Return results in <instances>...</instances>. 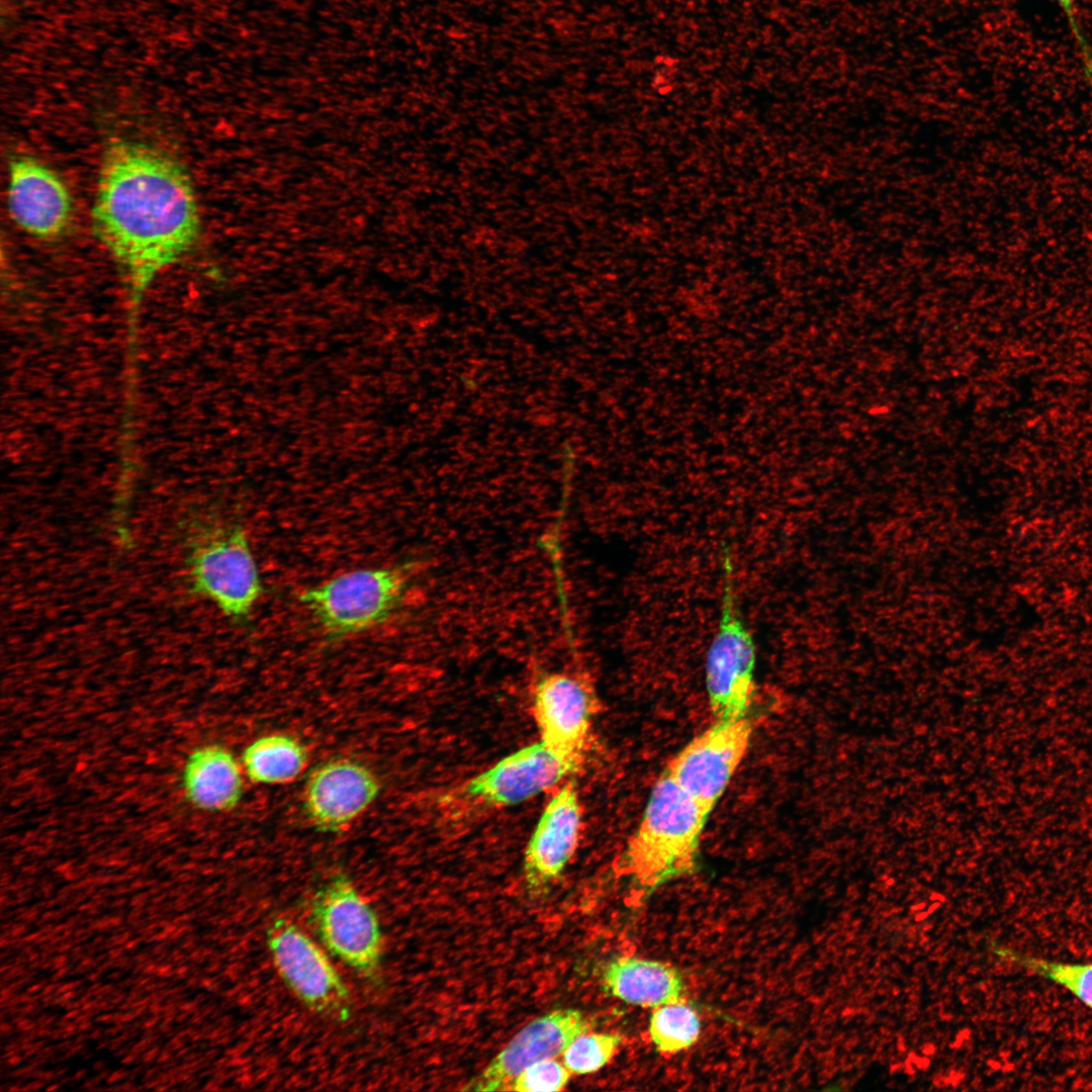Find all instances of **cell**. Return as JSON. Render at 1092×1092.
I'll return each instance as SVG.
<instances>
[{"mask_svg": "<svg viewBox=\"0 0 1092 1092\" xmlns=\"http://www.w3.org/2000/svg\"><path fill=\"white\" fill-rule=\"evenodd\" d=\"M93 221L136 288L191 250L200 231L185 168L155 147L129 141L114 142L105 152Z\"/></svg>", "mask_w": 1092, "mask_h": 1092, "instance_id": "1", "label": "cell"}, {"mask_svg": "<svg viewBox=\"0 0 1092 1092\" xmlns=\"http://www.w3.org/2000/svg\"><path fill=\"white\" fill-rule=\"evenodd\" d=\"M710 812L663 771L619 860V872L649 895L695 871Z\"/></svg>", "mask_w": 1092, "mask_h": 1092, "instance_id": "2", "label": "cell"}, {"mask_svg": "<svg viewBox=\"0 0 1092 1092\" xmlns=\"http://www.w3.org/2000/svg\"><path fill=\"white\" fill-rule=\"evenodd\" d=\"M413 566L362 568L343 572L303 589L308 610L327 643H339L386 622L401 605Z\"/></svg>", "mask_w": 1092, "mask_h": 1092, "instance_id": "3", "label": "cell"}, {"mask_svg": "<svg viewBox=\"0 0 1092 1092\" xmlns=\"http://www.w3.org/2000/svg\"><path fill=\"white\" fill-rule=\"evenodd\" d=\"M188 565L196 594L209 600L233 622L245 625L250 621L263 585L242 526L205 525L192 542Z\"/></svg>", "mask_w": 1092, "mask_h": 1092, "instance_id": "4", "label": "cell"}, {"mask_svg": "<svg viewBox=\"0 0 1092 1092\" xmlns=\"http://www.w3.org/2000/svg\"><path fill=\"white\" fill-rule=\"evenodd\" d=\"M721 568L719 619L705 659L706 690L717 720L745 717L756 690V648L740 612L728 548Z\"/></svg>", "mask_w": 1092, "mask_h": 1092, "instance_id": "5", "label": "cell"}, {"mask_svg": "<svg viewBox=\"0 0 1092 1092\" xmlns=\"http://www.w3.org/2000/svg\"><path fill=\"white\" fill-rule=\"evenodd\" d=\"M310 920L325 947L360 977L380 971L382 933L375 911L352 881L333 876L310 904Z\"/></svg>", "mask_w": 1092, "mask_h": 1092, "instance_id": "6", "label": "cell"}, {"mask_svg": "<svg viewBox=\"0 0 1092 1092\" xmlns=\"http://www.w3.org/2000/svg\"><path fill=\"white\" fill-rule=\"evenodd\" d=\"M272 963L292 994L308 1009L346 1021L352 998L345 981L322 948L294 922L278 917L267 929Z\"/></svg>", "mask_w": 1092, "mask_h": 1092, "instance_id": "7", "label": "cell"}, {"mask_svg": "<svg viewBox=\"0 0 1092 1092\" xmlns=\"http://www.w3.org/2000/svg\"><path fill=\"white\" fill-rule=\"evenodd\" d=\"M752 730L746 716L717 720L682 747L664 771L711 813L746 754Z\"/></svg>", "mask_w": 1092, "mask_h": 1092, "instance_id": "8", "label": "cell"}, {"mask_svg": "<svg viewBox=\"0 0 1092 1092\" xmlns=\"http://www.w3.org/2000/svg\"><path fill=\"white\" fill-rule=\"evenodd\" d=\"M532 705L540 740L560 756L580 763L597 710L588 679L565 671L544 673L534 684Z\"/></svg>", "mask_w": 1092, "mask_h": 1092, "instance_id": "9", "label": "cell"}, {"mask_svg": "<svg viewBox=\"0 0 1092 1092\" xmlns=\"http://www.w3.org/2000/svg\"><path fill=\"white\" fill-rule=\"evenodd\" d=\"M379 793V780L367 765L350 758H333L309 774L302 808L315 830L337 833L361 816Z\"/></svg>", "mask_w": 1092, "mask_h": 1092, "instance_id": "10", "label": "cell"}, {"mask_svg": "<svg viewBox=\"0 0 1092 1092\" xmlns=\"http://www.w3.org/2000/svg\"><path fill=\"white\" fill-rule=\"evenodd\" d=\"M592 1028L576 1009H557L527 1024L470 1080L464 1091H507L513 1080L529 1066L562 1056L567 1046Z\"/></svg>", "mask_w": 1092, "mask_h": 1092, "instance_id": "11", "label": "cell"}, {"mask_svg": "<svg viewBox=\"0 0 1092 1092\" xmlns=\"http://www.w3.org/2000/svg\"><path fill=\"white\" fill-rule=\"evenodd\" d=\"M578 766L579 763L560 756L540 740L503 757L472 778L464 793L484 805L512 806L551 788Z\"/></svg>", "mask_w": 1092, "mask_h": 1092, "instance_id": "12", "label": "cell"}, {"mask_svg": "<svg viewBox=\"0 0 1092 1092\" xmlns=\"http://www.w3.org/2000/svg\"><path fill=\"white\" fill-rule=\"evenodd\" d=\"M580 806L567 784L545 806L525 849L523 871L532 897L546 893L572 857L578 843Z\"/></svg>", "mask_w": 1092, "mask_h": 1092, "instance_id": "13", "label": "cell"}, {"mask_svg": "<svg viewBox=\"0 0 1092 1092\" xmlns=\"http://www.w3.org/2000/svg\"><path fill=\"white\" fill-rule=\"evenodd\" d=\"M7 202L15 223L38 238L62 234L72 215L67 186L52 169L31 157L11 162Z\"/></svg>", "mask_w": 1092, "mask_h": 1092, "instance_id": "14", "label": "cell"}, {"mask_svg": "<svg viewBox=\"0 0 1092 1092\" xmlns=\"http://www.w3.org/2000/svg\"><path fill=\"white\" fill-rule=\"evenodd\" d=\"M181 787L193 807L211 813L234 810L244 795L240 763L229 748L217 743L197 746L187 755Z\"/></svg>", "mask_w": 1092, "mask_h": 1092, "instance_id": "15", "label": "cell"}, {"mask_svg": "<svg viewBox=\"0 0 1092 1092\" xmlns=\"http://www.w3.org/2000/svg\"><path fill=\"white\" fill-rule=\"evenodd\" d=\"M601 986L606 994L645 1008L684 1002L680 973L649 959L632 956L612 959L602 970Z\"/></svg>", "mask_w": 1092, "mask_h": 1092, "instance_id": "16", "label": "cell"}, {"mask_svg": "<svg viewBox=\"0 0 1092 1092\" xmlns=\"http://www.w3.org/2000/svg\"><path fill=\"white\" fill-rule=\"evenodd\" d=\"M309 754L302 742L286 733L263 735L242 753V766L254 784L282 785L293 782L306 768Z\"/></svg>", "mask_w": 1092, "mask_h": 1092, "instance_id": "17", "label": "cell"}, {"mask_svg": "<svg viewBox=\"0 0 1092 1092\" xmlns=\"http://www.w3.org/2000/svg\"><path fill=\"white\" fill-rule=\"evenodd\" d=\"M649 1035L661 1054H675L691 1048L701 1033L698 1013L684 1002L656 1007L649 1018Z\"/></svg>", "mask_w": 1092, "mask_h": 1092, "instance_id": "18", "label": "cell"}, {"mask_svg": "<svg viewBox=\"0 0 1092 1092\" xmlns=\"http://www.w3.org/2000/svg\"><path fill=\"white\" fill-rule=\"evenodd\" d=\"M994 953L1016 964L1072 993L1092 1008V963L1069 964L1027 956L1013 949L996 945Z\"/></svg>", "mask_w": 1092, "mask_h": 1092, "instance_id": "19", "label": "cell"}, {"mask_svg": "<svg viewBox=\"0 0 1092 1092\" xmlns=\"http://www.w3.org/2000/svg\"><path fill=\"white\" fill-rule=\"evenodd\" d=\"M622 1036L615 1032H585L577 1036L562 1054V1063L575 1075L599 1071L616 1055Z\"/></svg>", "mask_w": 1092, "mask_h": 1092, "instance_id": "20", "label": "cell"}, {"mask_svg": "<svg viewBox=\"0 0 1092 1092\" xmlns=\"http://www.w3.org/2000/svg\"><path fill=\"white\" fill-rule=\"evenodd\" d=\"M571 1077L563 1063L554 1059L537 1062L521 1072L507 1091L552 1092L562 1090Z\"/></svg>", "mask_w": 1092, "mask_h": 1092, "instance_id": "21", "label": "cell"}, {"mask_svg": "<svg viewBox=\"0 0 1092 1092\" xmlns=\"http://www.w3.org/2000/svg\"><path fill=\"white\" fill-rule=\"evenodd\" d=\"M1055 1L1059 5V7L1062 9V12L1064 13V15L1067 18L1070 30L1072 32V35H1073L1075 41H1076V47L1078 49V53H1079V55L1081 57V60H1082V63L1084 65V71H1085L1086 75L1088 76V78L1092 81V52H1091L1090 47L1088 46V42H1087L1085 36L1083 35L1082 30H1081L1080 22L1078 20V15H1077V11H1076V7H1075V4H1074V0H1055Z\"/></svg>", "mask_w": 1092, "mask_h": 1092, "instance_id": "22", "label": "cell"}]
</instances>
